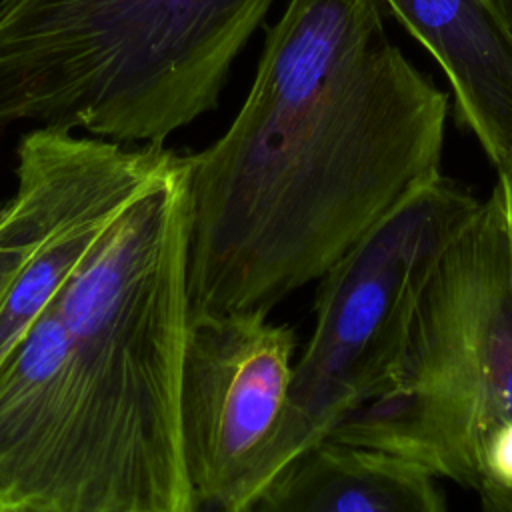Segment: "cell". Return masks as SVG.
<instances>
[{"label":"cell","mask_w":512,"mask_h":512,"mask_svg":"<svg viewBox=\"0 0 512 512\" xmlns=\"http://www.w3.org/2000/svg\"><path fill=\"white\" fill-rule=\"evenodd\" d=\"M448 94L382 0H290L238 116L192 156L190 318L270 312L440 172Z\"/></svg>","instance_id":"cell-1"},{"label":"cell","mask_w":512,"mask_h":512,"mask_svg":"<svg viewBox=\"0 0 512 512\" xmlns=\"http://www.w3.org/2000/svg\"><path fill=\"white\" fill-rule=\"evenodd\" d=\"M192 156L164 148L70 272L68 390L48 512H200L180 430Z\"/></svg>","instance_id":"cell-2"},{"label":"cell","mask_w":512,"mask_h":512,"mask_svg":"<svg viewBox=\"0 0 512 512\" xmlns=\"http://www.w3.org/2000/svg\"><path fill=\"white\" fill-rule=\"evenodd\" d=\"M274 0H0V128L162 144L218 104Z\"/></svg>","instance_id":"cell-3"},{"label":"cell","mask_w":512,"mask_h":512,"mask_svg":"<svg viewBox=\"0 0 512 512\" xmlns=\"http://www.w3.org/2000/svg\"><path fill=\"white\" fill-rule=\"evenodd\" d=\"M512 422V232L494 184L438 258L378 394L326 440L384 452L480 492Z\"/></svg>","instance_id":"cell-4"},{"label":"cell","mask_w":512,"mask_h":512,"mask_svg":"<svg viewBox=\"0 0 512 512\" xmlns=\"http://www.w3.org/2000/svg\"><path fill=\"white\" fill-rule=\"evenodd\" d=\"M480 202L438 172L320 278L314 330L294 362L284 418L262 462L258 494L378 394L404 350L438 258Z\"/></svg>","instance_id":"cell-5"},{"label":"cell","mask_w":512,"mask_h":512,"mask_svg":"<svg viewBox=\"0 0 512 512\" xmlns=\"http://www.w3.org/2000/svg\"><path fill=\"white\" fill-rule=\"evenodd\" d=\"M296 336L268 312L190 318L180 430L198 508L242 512L284 418Z\"/></svg>","instance_id":"cell-6"},{"label":"cell","mask_w":512,"mask_h":512,"mask_svg":"<svg viewBox=\"0 0 512 512\" xmlns=\"http://www.w3.org/2000/svg\"><path fill=\"white\" fill-rule=\"evenodd\" d=\"M444 72L494 166L512 152V20L502 0H382Z\"/></svg>","instance_id":"cell-7"},{"label":"cell","mask_w":512,"mask_h":512,"mask_svg":"<svg viewBox=\"0 0 512 512\" xmlns=\"http://www.w3.org/2000/svg\"><path fill=\"white\" fill-rule=\"evenodd\" d=\"M66 372L68 338L52 300L0 362V512H48Z\"/></svg>","instance_id":"cell-8"},{"label":"cell","mask_w":512,"mask_h":512,"mask_svg":"<svg viewBox=\"0 0 512 512\" xmlns=\"http://www.w3.org/2000/svg\"><path fill=\"white\" fill-rule=\"evenodd\" d=\"M242 512H446L434 476L384 452L324 440Z\"/></svg>","instance_id":"cell-9"},{"label":"cell","mask_w":512,"mask_h":512,"mask_svg":"<svg viewBox=\"0 0 512 512\" xmlns=\"http://www.w3.org/2000/svg\"><path fill=\"white\" fill-rule=\"evenodd\" d=\"M30 250L28 232L16 206L8 200L0 208V310L12 282L22 270Z\"/></svg>","instance_id":"cell-10"},{"label":"cell","mask_w":512,"mask_h":512,"mask_svg":"<svg viewBox=\"0 0 512 512\" xmlns=\"http://www.w3.org/2000/svg\"><path fill=\"white\" fill-rule=\"evenodd\" d=\"M488 490L512 492V422L500 426L488 442L480 494Z\"/></svg>","instance_id":"cell-11"},{"label":"cell","mask_w":512,"mask_h":512,"mask_svg":"<svg viewBox=\"0 0 512 512\" xmlns=\"http://www.w3.org/2000/svg\"><path fill=\"white\" fill-rule=\"evenodd\" d=\"M496 172H498L496 184L502 192L506 214H508V224H510V232H512V152L504 158V162L500 166H496Z\"/></svg>","instance_id":"cell-12"},{"label":"cell","mask_w":512,"mask_h":512,"mask_svg":"<svg viewBox=\"0 0 512 512\" xmlns=\"http://www.w3.org/2000/svg\"><path fill=\"white\" fill-rule=\"evenodd\" d=\"M486 512H512V492L488 490L482 494Z\"/></svg>","instance_id":"cell-13"},{"label":"cell","mask_w":512,"mask_h":512,"mask_svg":"<svg viewBox=\"0 0 512 512\" xmlns=\"http://www.w3.org/2000/svg\"><path fill=\"white\" fill-rule=\"evenodd\" d=\"M502 4H504L506 12H508V16H510V20H512V0H502Z\"/></svg>","instance_id":"cell-14"}]
</instances>
